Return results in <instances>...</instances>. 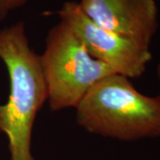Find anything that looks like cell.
Instances as JSON below:
<instances>
[{
  "label": "cell",
  "mask_w": 160,
  "mask_h": 160,
  "mask_svg": "<svg viewBox=\"0 0 160 160\" xmlns=\"http://www.w3.org/2000/svg\"><path fill=\"white\" fill-rule=\"evenodd\" d=\"M0 60L10 81L8 100L0 104V132L7 137L11 160H35L32 131L48 92L40 55L29 46L23 22L0 29Z\"/></svg>",
  "instance_id": "obj_1"
},
{
  "label": "cell",
  "mask_w": 160,
  "mask_h": 160,
  "mask_svg": "<svg viewBox=\"0 0 160 160\" xmlns=\"http://www.w3.org/2000/svg\"><path fill=\"white\" fill-rule=\"evenodd\" d=\"M76 110L78 124L91 133L120 141L160 137V94L144 95L122 75L99 80Z\"/></svg>",
  "instance_id": "obj_2"
},
{
  "label": "cell",
  "mask_w": 160,
  "mask_h": 160,
  "mask_svg": "<svg viewBox=\"0 0 160 160\" xmlns=\"http://www.w3.org/2000/svg\"><path fill=\"white\" fill-rule=\"evenodd\" d=\"M40 63L48 92L47 102L53 111L76 109L95 83L114 74L107 65L92 56L62 21L49 29Z\"/></svg>",
  "instance_id": "obj_3"
},
{
  "label": "cell",
  "mask_w": 160,
  "mask_h": 160,
  "mask_svg": "<svg viewBox=\"0 0 160 160\" xmlns=\"http://www.w3.org/2000/svg\"><path fill=\"white\" fill-rule=\"evenodd\" d=\"M58 14L92 56L107 65L114 73L132 79L145 72L152 59L149 48L100 27L83 12L78 2H65Z\"/></svg>",
  "instance_id": "obj_4"
},
{
  "label": "cell",
  "mask_w": 160,
  "mask_h": 160,
  "mask_svg": "<svg viewBox=\"0 0 160 160\" xmlns=\"http://www.w3.org/2000/svg\"><path fill=\"white\" fill-rule=\"evenodd\" d=\"M78 4L100 27L149 48L158 27L156 0H81Z\"/></svg>",
  "instance_id": "obj_5"
},
{
  "label": "cell",
  "mask_w": 160,
  "mask_h": 160,
  "mask_svg": "<svg viewBox=\"0 0 160 160\" xmlns=\"http://www.w3.org/2000/svg\"><path fill=\"white\" fill-rule=\"evenodd\" d=\"M29 0H0V21L5 20L11 12L26 5Z\"/></svg>",
  "instance_id": "obj_6"
},
{
  "label": "cell",
  "mask_w": 160,
  "mask_h": 160,
  "mask_svg": "<svg viewBox=\"0 0 160 160\" xmlns=\"http://www.w3.org/2000/svg\"><path fill=\"white\" fill-rule=\"evenodd\" d=\"M158 78H159L160 80V64L158 66Z\"/></svg>",
  "instance_id": "obj_7"
}]
</instances>
